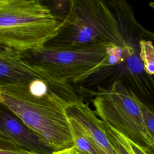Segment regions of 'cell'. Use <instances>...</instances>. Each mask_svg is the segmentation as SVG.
I'll return each instance as SVG.
<instances>
[{
	"label": "cell",
	"instance_id": "2",
	"mask_svg": "<svg viewBox=\"0 0 154 154\" xmlns=\"http://www.w3.org/2000/svg\"><path fill=\"white\" fill-rule=\"evenodd\" d=\"M129 41L108 1L71 0L57 34L44 46L58 49L109 45L125 47Z\"/></svg>",
	"mask_w": 154,
	"mask_h": 154
},
{
	"label": "cell",
	"instance_id": "7",
	"mask_svg": "<svg viewBox=\"0 0 154 154\" xmlns=\"http://www.w3.org/2000/svg\"><path fill=\"white\" fill-rule=\"evenodd\" d=\"M20 53L11 55H0V86L12 84H30L37 80L45 81L66 94L73 91L70 85L55 84L41 73L25 63Z\"/></svg>",
	"mask_w": 154,
	"mask_h": 154
},
{
	"label": "cell",
	"instance_id": "14",
	"mask_svg": "<svg viewBox=\"0 0 154 154\" xmlns=\"http://www.w3.org/2000/svg\"><path fill=\"white\" fill-rule=\"evenodd\" d=\"M19 52H20L0 45V55H11L17 54Z\"/></svg>",
	"mask_w": 154,
	"mask_h": 154
},
{
	"label": "cell",
	"instance_id": "6",
	"mask_svg": "<svg viewBox=\"0 0 154 154\" xmlns=\"http://www.w3.org/2000/svg\"><path fill=\"white\" fill-rule=\"evenodd\" d=\"M0 134L19 149L34 154H52L55 152L42 137L1 103Z\"/></svg>",
	"mask_w": 154,
	"mask_h": 154
},
{
	"label": "cell",
	"instance_id": "8",
	"mask_svg": "<svg viewBox=\"0 0 154 154\" xmlns=\"http://www.w3.org/2000/svg\"><path fill=\"white\" fill-rule=\"evenodd\" d=\"M66 114L88 133L105 154H118L105 133L103 122L87 103L81 99L68 106Z\"/></svg>",
	"mask_w": 154,
	"mask_h": 154
},
{
	"label": "cell",
	"instance_id": "13",
	"mask_svg": "<svg viewBox=\"0 0 154 154\" xmlns=\"http://www.w3.org/2000/svg\"><path fill=\"white\" fill-rule=\"evenodd\" d=\"M52 154H85V153L78 150L74 146H72L71 147H69L66 149L55 152Z\"/></svg>",
	"mask_w": 154,
	"mask_h": 154
},
{
	"label": "cell",
	"instance_id": "16",
	"mask_svg": "<svg viewBox=\"0 0 154 154\" xmlns=\"http://www.w3.org/2000/svg\"><path fill=\"white\" fill-rule=\"evenodd\" d=\"M129 143L130 144V146L132 150V152L134 154H146V153L138 145L135 144V143L131 141L130 140H129Z\"/></svg>",
	"mask_w": 154,
	"mask_h": 154
},
{
	"label": "cell",
	"instance_id": "1",
	"mask_svg": "<svg viewBox=\"0 0 154 154\" xmlns=\"http://www.w3.org/2000/svg\"><path fill=\"white\" fill-rule=\"evenodd\" d=\"M61 94L42 80L30 84H7L0 86V103L57 152L73 146L66 114L67 108L72 103Z\"/></svg>",
	"mask_w": 154,
	"mask_h": 154
},
{
	"label": "cell",
	"instance_id": "5",
	"mask_svg": "<svg viewBox=\"0 0 154 154\" xmlns=\"http://www.w3.org/2000/svg\"><path fill=\"white\" fill-rule=\"evenodd\" d=\"M91 99L94 113L141 148L154 144L149 133L140 105V99L119 80L114 81L108 88L98 87Z\"/></svg>",
	"mask_w": 154,
	"mask_h": 154
},
{
	"label": "cell",
	"instance_id": "12",
	"mask_svg": "<svg viewBox=\"0 0 154 154\" xmlns=\"http://www.w3.org/2000/svg\"><path fill=\"white\" fill-rule=\"evenodd\" d=\"M0 154H34L21 149L0 147Z\"/></svg>",
	"mask_w": 154,
	"mask_h": 154
},
{
	"label": "cell",
	"instance_id": "3",
	"mask_svg": "<svg viewBox=\"0 0 154 154\" xmlns=\"http://www.w3.org/2000/svg\"><path fill=\"white\" fill-rule=\"evenodd\" d=\"M62 19L38 0H0V45L25 52L45 45Z\"/></svg>",
	"mask_w": 154,
	"mask_h": 154
},
{
	"label": "cell",
	"instance_id": "10",
	"mask_svg": "<svg viewBox=\"0 0 154 154\" xmlns=\"http://www.w3.org/2000/svg\"><path fill=\"white\" fill-rule=\"evenodd\" d=\"M139 57L144 70L150 76H154V45L150 40L141 38L139 41Z\"/></svg>",
	"mask_w": 154,
	"mask_h": 154
},
{
	"label": "cell",
	"instance_id": "17",
	"mask_svg": "<svg viewBox=\"0 0 154 154\" xmlns=\"http://www.w3.org/2000/svg\"><path fill=\"white\" fill-rule=\"evenodd\" d=\"M142 149L146 153V154H154V144L149 146Z\"/></svg>",
	"mask_w": 154,
	"mask_h": 154
},
{
	"label": "cell",
	"instance_id": "4",
	"mask_svg": "<svg viewBox=\"0 0 154 154\" xmlns=\"http://www.w3.org/2000/svg\"><path fill=\"white\" fill-rule=\"evenodd\" d=\"M108 46L71 49L43 46L20 52V57L51 82L66 85L82 82L93 74L105 58Z\"/></svg>",
	"mask_w": 154,
	"mask_h": 154
},
{
	"label": "cell",
	"instance_id": "15",
	"mask_svg": "<svg viewBox=\"0 0 154 154\" xmlns=\"http://www.w3.org/2000/svg\"><path fill=\"white\" fill-rule=\"evenodd\" d=\"M0 147H10V148H14V149H17L16 148L10 141H9L8 140L5 138L4 137H2L0 134Z\"/></svg>",
	"mask_w": 154,
	"mask_h": 154
},
{
	"label": "cell",
	"instance_id": "9",
	"mask_svg": "<svg viewBox=\"0 0 154 154\" xmlns=\"http://www.w3.org/2000/svg\"><path fill=\"white\" fill-rule=\"evenodd\" d=\"M73 137V146L85 154H105L88 133L75 120L68 117Z\"/></svg>",
	"mask_w": 154,
	"mask_h": 154
},
{
	"label": "cell",
	"instance_id": "11",
	"mask_svg": "<svg viewBox=\"0 0 154 154\" xmlns=\"http://www.w3.org/2000/svg\"><path fill=\"white\" fill-rule=\"evenodd\" d=\"M140 105L143 117L146 128L150 136L154 140V112L148 108L140 100Z\"/></svg>",
	"mask_w": 154,
	"mask_h": 154
},
{
	"label": "cell",
	"instance_id": "18",
	"mask_svg": "<svg viewBox=\"0 0 154 154\" xmlns=\"http://www.w3.org/2000/svg\"><path fill=\"white\" fill-rule=\"evenodd\" d=\"M149 4L150 7H151L153 9V10H154V2H150L149 3Z\"/></svg>",
	"mask_w": 154,
	"mask_h": 154
}]
</instances>
